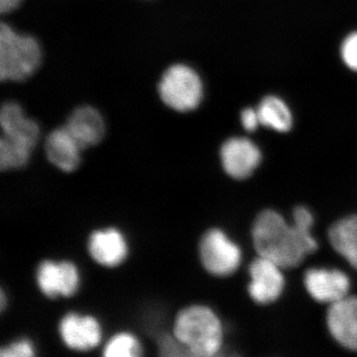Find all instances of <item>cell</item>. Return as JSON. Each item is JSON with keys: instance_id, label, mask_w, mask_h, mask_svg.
<instances>
[{"instance_id": "obj_12", "label": "cell", "mask_w": 357, "mask_h": 357, "mask_svg": "<svg viewBox=\"0 0 357 357\" xmlns=\"http://www.w3.org/2000/svg\"><path fill=\"white\" fill-rule=\"evenodd\" d=\"M310 296L319 303L333 304L349 295L351 280L344 272L330 268H312L304 276Z\"/></svg>"}, {"instance_id": "obj_7", "label": "cell", "mask_w": 357, "mask_h": 357, "mask_svg": "<svg viewBox=\"0 0 357 357\" xmlns=\"http://www.w3.org/2000/svg\"><path fill=\"white\" fill-rule=\"evenodd\" d=\"M57 333L65 349L77 354H88L102 347L103 344L102 323L89 312H65L59 319Z\"/></svg>"}, {"instance_id": "obj_6", "label": "cell", "mask_w": 357, "mask_h": 357, "mask_svg": "<svg viewBox=\"0 0 357 357\" xmlns=\"http://www.w3.org/2000/svg\"><path fill=\"white\" fill-rule=\"evenodd\" d=\"M198 256L204 271L218 278L234 274L243 259L239 246L218 227L206 230L199 237Z\"/></svg>"}, {"instance_id": "obj_24", "label": "cell", "mask_w": 357, "mask_h": 357, "mask_svg": "<svg viewBox=\"0 0 357 357\" xmlns=\"http://www.w3.org/2000/svg\"><path fill=\"white\" fill-rule=\"evenodd\" d=\"M22 0H0V13H10L18 8Z\"/></svg>"}, {"instance_id": "obj_9", "label": "cell", "mask_w": 357, "mask_h": 357, "mask_svg": "<svg viewBox=\"0 0 357 357\" xmlns=\"http://www.w3.org/2000/svg\"><path fill=\"white\" fill-rule=\"evenodd\" d=\"M283 268L258 255L249 266L250 282L248 293L251 299L260 305H268L278 300L285 287Z\"/></svg>"}, {"instance_id": "obj_23", "label": "cell", "mask_w": 357, "mask_h": 357, "mask_svg": "<svg viewBox=\"0 0 357 357\" xmlns=\"http://www.w3.org/2000/svg\"><path fill=\"white\" fill-rule=\"evenodd\" d=\"M241 123H243V128L248 132L255 131L261 124L257 109H250V107L244 109L241 112Z\"/></svg>"}, {"instance_id": "obj_22", "label": "cell", "mask_w": 357, "mask_h": 357, "mask_svg": "<svg viewBox=\"0 0 357 357\" xmlns=\"http://www.w3.org/2000/svg\"><path fill=\"white\" fill-rule=\"evenodd\" d=\"M340 53L347 67L357 72V31L351 33L344 39Z\"/></svg>"}, {"instance_id": "obj_8", "label": "cell", "mask_w": 357, "mask_h": 357, "mask_svg": "<svg viewBox=\"0 0 357 357\" xmlns=\"http://www.w3.org/2000/svg\"><path fill=\"white\" fill-rule=\"evenodd\" d=\"M86 253L98 266L117 269L128 262L130 255L128 236L121 227L105 225L91 230L86 236Z\"/></svg>"}, {"instance_id": "obj_2", "label": "cell", "mask_w": 357, "mask_h": 357, "mask_svg": "<svg viewBox=\"0 0 357 357\" xmlns=\"http://www.w3.org/2000/svg\"><path fill=\"white\" fill-rule=\"evenodd\" d=\"M171 332L184 345L189 357H213L222 351V323L206 305L190 304L178 309Z\"/></svg>"}, {"instance_id": "obj_16", "label": "cell", "mask_w": 357, "mask_h": 357, "mask_svg": "<svg viewBox=\"0 0 357 357\" xmlns=\"http://www.w3.org/2000/svg\"><path fill=\"white\" fill-rule=\"evenodd\" d=\"M328 241L338 255L357 270V215L333 223L328 230Z\"/></svg>"}, {"instance_id": "obj_4", "label": "cell", "mask_w": 357, "mask_h": 357, "mask_svg": "<svg viewBox=\"0 0 357 357\" xmlns=\"http://www.w3.org/2000/svg\"><path fill=\"white\" fill-rule=\"evenodd\" d=\"M82 278L79 265L68 258H44L34 270L37 290L48 300L74 298L81 290Z\"/></svg>"}, {"instance_id": "obj_10", "label": "cell", "mask_w": 357, "mask_h": 357, "mask_svg": "<svg viewBox=\"0 0 357 357\" xmlns=\"http://www.w3.org/2000/svg\"><path fill=\"white\" fill-rule=\"evenodd\" d=\"M220 156L223 171L236 180L250 177L262 159L259 148L244 137H232L225 141L220 147Z\"/></svg>"}, {"instance_id": "obj_14", "label": "cell", "mask_w": 357, "mask_h": 357, "mask_svg": "<svg viewBox=\"0 0 357 357\" xmlns=\"http://www.w3.org/2000/svg\"><path fill=\"white\" fill-rule=\"evenodd\" d=\"M0 126L2 137L11 142L29 148L33 151L39 143L41 135L39 124L26 116L20 103L8 102L2 105Z\"/></svg>"}, {"instance_id": "obj_21", "label": "cell", "mask_w": 357, "mask_h": 357, "mask_svg": "<svg viewBox=\"0 0 357 357\" xmlns=\"http://www.w3.org/2000/svg\"><path fill=\"white\" fill-rule=\"evenodd\" d=\"M156 349L160 356L189 357L184 345L172 332L161 333L156 342Z\"/></svg>"}, {"instance_id": "obj_20", "label": "cell", "mask_w": 357, "mask_h": 357, "mask_svg": "<svg viewBox=\"0 0 357 357\" xmlns=\"http://www.w3.org/2000/svg\"><path fill=\"white\" fill-rule=\"evenodd\" d=\"M37 347L31 337H17L0 347V357H35Z\"/></svg>"}, {"instance_id": "obj_25", "label": "cell", "mask_w": 357, "mask_h": 357, "mask_svg": "<svg viewBox=\"0 0 357 357\" xmlns=\"http://www.w3.org/2000/svg\"><path fill=\"white\" fill-rule=\"evenodd\" d=\"M9 299L8 295L4 290V288L2 287L1 290H0V312H3L7 310V307H8Z\"/></svg>"}, {"instance_id": "obj_18", "label": "cell", "mask_w": 357, "mask_h": 357, "mask_svg": "<svg viewBox=\"0 0 357 357\" xmlns=\"http://www.w3.org/2000/svg\"><path fill=\"white\" fill-rule=\"evenodd\" d=\"M105 357H140L144 356V347L140 338L130 331H119L110 335L102 345Z\"/></svg>"}, {"instance_id": "obj_17", "label": "cell", "mask_w": 357, "mask_h": 357, "mask_svg": "<svg viewBox=\"0 0 357 357\" xmlns=\"http://www.w3.org/2000/svg\"><path fill=\"white\" fill-rule=\"evenodd\" d=\"M261 126L278 132H288L293 126V116L288 105L281 98L269 96L263 98L257 109Z\"/></svg>"}, {"instance_id": "obj_3", "label": "cell", "mask_w": 357, "mask_h": 357, "mask_svg": "<svg viewBox=\"0 0 357 357\" xmlns=\"http://www.w3.org/2000/svg\"><path fill=\"white\" fill-rule=\"evenodd\" d=\"M40 44L30 35L20 34L6 23L0 26V79L24 82L39 69Z\"/></svg>"}, {"instance_id": "obj_5", "label": "cell", "mask_w": 357, "mask_h": 357, "mask_svg": "<svg viewBox=\"0 0 357 357\" xmlns=\"http://www.w3.org/2000/svg\"><path fill=\"white\" fill-rule=\"evenodd\" d=\"M160 98L167 107L178 112H189L201 105L204 86L198 73L184 64L171 66L158 86Z\"/></svg>"}, {"instance_id": "obj_11", "label": "cell", "mask_w": 357, "mask_h": 357, "mask_svg": "<svg viewBox=\"0 0 357 357\" xmlns=\"http://www.w3.org/2000/svg\"><path fill=\"white\" fill-rule=\"evenodd\" d=\"M84 151V148L65 126L52 130L44 143L45 156L49 163L65 174L79 170Z\"/></svg>"}, {"instance_id": "obj_13", "label": "cell", "mask_w": 357, "mask_h": 357, "mask_svg": "<svg viewBox=\"0 0 357 357\" xmlns=\"http://www.w3.org/2000/svg\"><path fill=\"white\" fill-rule=\"evenodd\" d=\"M326 325L337 344L357 352V296L347 295L331 304Z\"/></svg>"}, {"instance_id": "obj_1", "label": "cell", "mask_w": 357, "mask_h": 357, "mask_svg": "<svg viewBox=\"0 0 357 357\" xmlns=\"http://www.w3.org/2000/svg\"><path fill=\"white\" fill-rule=\"evenodd\" d=\"M252 239L258 255L283 269L297 267L318 248L312 231L286 222L280 213L265 210L255 218Z\"/></svg>"}, {"instance_id": "obj_15", "label": "cell", "mask_w": 357, "mask_h": 357, "mask_svg": "<svg viewBox=\"0 0 357 357\" xmlns=\"http://www.w3.org/2000/svg\"><path fill=\"white\" fill-rule=\"evenodd\" d=\"M65 126L84 150L96 146L105 138V123L103 117L98 110L89 105H83L75 109Z\"/></svg>"}, {"instance_id": "obj_19", "label": "cell", "mask_w": 357, "mask_h": 357, "mask_svg": "<svg viewBox=\"0 0 357 357\" xmlns=\"http://www.w3.org/2000/svg\"><path fill=\"white\" fill-rule=\"evenodd\" d=\"M33 150L11 142L6 138H0V171L13 172L20 171L29 166Z\"/></svg>"}]
</instances>
